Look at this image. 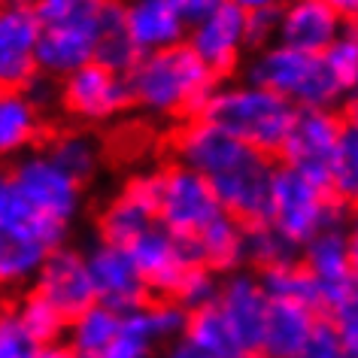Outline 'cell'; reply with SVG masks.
Segmentation results:
<instances>
[{
    "label": "cell",
    "mask_w": 358,
    "mask_h": 358,
    "mask_svg": "<svg viewBox=\"0 0 358 358\" xmlns=\"http://www.w3.org/2000/svg\"><path fill=\"white\" fill-rule=\"evenodd\" d=\"M134 106L161 119H194L210 103L222 79L194 55L189 43L149 52L128 73Z\"/></svg>",
    "instance_id": "6da1fadb"
},
{
    "label": "cell",
    "mask_w": 358,
    "mask_h": 358,
    "mask_svg": "<svg viewBox=\"0 0 358 358\" xmlns=\"http://www.w3.org/2000/svg\"><path fill=\"white\" fill-rule=\"evenodd\" d=\"M83 182L49 158L46 149L22 155L10 164V207L3 228H37L67 240L83 210Z\"/></svg>",
    "instance_id": "7a4b0ae2"
},
{
    "label": "cell",
    "mask_w": 358,
    "mask_h": 358,
    "mask_svg": "<svg viewBox=\"0 0 358 358\" xmlns=\"http://www.w3.org/2000/svg\"><path fill=\"white\" fill-rule=\"evenodd\" d=\"M201 119L213 122L216 128L228 131L231 137L264 155L280 158L292 124L298 119V106L249 79H234V83H222L213 92Z\"/></svg>",
    "instance_id": "3957f363"
},
{
    "label": "cell",
    "mask_w": 358,
    "mask_h": 358,
    "mask_svg": "<svg viewBox=\"0 0 358 358\" xmlns=\"http://www.w3.org/2000/svg\"><path fill=\"white\" fill-rule=\"evenodd\" d=\"M243 79L276 92L298 110H340L346 106V94L328 70L325 58L310 52L289 49L282 43L252 52L243 64Z\"/></svg>",
    "instance_id": "277c9868"
},
{
    "label": "cell",
    "mask_w": 358,
    "mask_h": 358,
    "mask_svg": "<svg viewBox=\"0 0 358 358\" xmlns=\"http://www.w3.org/2000/svg\"><path fill=\"white\" fill-rule=\"evenodd\" d=\"M346 210L349 207L337 201V194L328 185H322L316 179L303 176L298 170L276 161L267 225H273L298 252L313 237L346 225L349 222Z\"/></svg>",
    "instance_id": "5b68a950"
},
{
    "label": "cell",
    "mask_w": 358,
    "mask_h": 358,
    "mask_svg": "<svg viewBox=\"0 0 358 358\" xmlns=\"http://www.w3.org/2000/svg\"><path fill=\"white\" fill-rule=\"evenodd\" d=\"M170 149H173L176 164L194 170L203 179H210V182L234 176L264 158V152L240 143L237 137H231L228 131L216 128L213 122L201 119V115L185 119L179 124L173 140H170Z\"/></svg>",
    "instance_id": "8992f818"
},
{
    "label": "cell",
    "mask_w": 358,
    "mask_h": 358,
    "mask_svg": "<svg viewBox=\"0 0 358 358\" xmlns=\"http://www.w3.org/2000/svg\"><path fill=\"white\" fill-rule=\"evenodd\" d=\"M161 173H164V185H161L158 225L194 243L213 222L225 216V207H222L210 179H203L194 170L173 161V164L161 167Z\"/></svg>",
    "instance_id": "52a82bcc"
},
{
    "label": "cell",
    "mask_w": 358,
    "mask_h": 358,
    "mask_svg": "<svg viewBox=\"0 0 358 358\" xmlns=\"http://www.w3.org/2000/svg\"><path fill=\"white\" fill-rule=\"evenodd\" d=\"M340 137H343V113L340 110H298V119H294L289 140L276 161L331 189Z\"/></svg>",
    "instance_id": "ba28073f"
},
{
    "label": "cell",
    "mask_w": 358,
    "mask_h": 358,
    "mask_svg": "<svg viewBox=\"0 0 358 358\" xmlns=\"http://www.w3.org/2000/svg\"><path fill=\"white\" fill-rule=\"evenodd\" d=\"M161 185H164L161 167L131 173L119 194L97 216V240H106V243L115 246H131L143 231L158 225Z\"/></svg>",
    "instance_id": "9c48e42d"
},
{
    "label": "cell",
    "mask_w": 358,
    "mask_h": 358,
    "mask_svg": "<svg viewBox=\"0 0 358 358\" xmlns=\"http://www.w3.org/2000/svg\"><path fill=\"white\" fill-rule=\"evenodd\" d=\"M58 103L67 115L79 122H110L128 106H134V94L128 76L94 61V64L61 79Z\"/></svg>",
    "instance_id": "30bf717a"
},
{
    "label": "cell",
    "mask_w": 358,
    "mask_h": 358,
    "mask_svg": "<svg viewBox=\"0 0 358 358\" xmlns=\"http://www.w3.org/2000/svg\"><path fill=\"white\" fill-rule=\"evenodd\" d=\"M43 24L34 6L0 3V92H24L40 73Z\"/></svg>",
    "instance_id": "8fae6325"
},
{
    "label": "cell",
    "mask_w": 358,
    "mask_h": 358,
    "mask_svg": "<svg viewBox=\"0 0 358 358\" xmlns=\"http://www.w3.org/2000/svg\"><path fill=\"white\" fill-rule=\"evenodd\" d=\"M216 310L222 313L225 325L240 343V349L249 358H262L264 343V325L267 313H271V298H267L262 280L255 271H237L222 276L219 294H216Z\"/></svg>",
    "instance_id": "7c38bea8"
},
{
    "label": "cell",
    "mask_w": 358,
    "mask_h": 358,
    "mask_svg": "<svg viewBox=\"0 0 358 358\" xmlns=\"http://www.w3.org/2000/svg\"><path fill=\"white\" fill-rule=\"evenodd\" d=\"M124 249L131 252L137 271L143 273L152 298H173L185 273L198 264L189 240L170 234L164 225H152Z\"/></svg>",
    "instance_id": "4fadbf2b"
},
{
    "label": "cell",
    "mask_w": 358,
    "mask_h": 358,
    "mask_svg": "<svg viewBox=\"0 0 358 358\" xmlns=\"http://www.w3.org/2000/svg\"><path fill=\"white\" fill-rule=\"evenodd\" d=\"M85 258H88V271H92L97 303L119 313H131V310L146 307L152 301L149 285L124 246L94 240L85 249Z\"/></svg>",
    "instance_id": "5bb4252c"
},
{
    "label": "cell",
    "mask_w": 358,
    "mask_h": 358,
    "mask_svg": "<svg viewBox=\"0 0 358 358\" xmlns=\"http://www.w3.org/2000/svg\"><path fill=\"white\" fill-rule=\"evenodd\" d=\"M31 292L46 298L67 322H73L88 307H94L97 294H94L92 271H88L85 249H73L67 243L58 246L46 258V264L40 267L37 280L31 282Z\"/></svg>",
    "instance_id": "9a60e30c"
},
{
    "label": "cell",
    "mask_w": 358,
    "mask_h": 358,
    "mask_svg": "<svg viewBox=\"0 0 358 358\" xmlns=\"http://www.w3.org/2000/svg\"><path fill=\"white\" fill-rule=\"evenodd\" d=\"M103 15L106 10L101 15H88V19H61V22L43 24L40 73L61 83V79H67L76 70L94 64L97 46H101Z\"/></svg>",
    "instance_id": "2e32d148"
},
{
    "label": "cell",
    "mask_w": 358,
    "mask_h": 358,
    "mask_svg": "<svg viewBox=\"0 0 358 358\" xmlns=\"http://www.w3.org/2000/svg\"><path fill=\"white\" fill-rule=\"evenodd\" d=\"M185 43L194 49V55H198L213 73L219 79H225L243 64V55L249 52L246 13L228 0L219 13H213L210 19L194 24Z\"/></svg>",
    "instance_id": "e0dca14e"
},
{
    "label": "cell",
    "mask_w": 358,
    "mask_h": 358,
    "mask_svg": "<svg viewBox=\"0 0 358 358\" xmlns=\"http://www.w3.org/2000/svg\"><path fill=\"white\" fill-rule=\"evenodd\" d=\"M346 19L322 0H285L280 6V37L276 43L310 55H325L334 46Z\"/></svg>",
    "instance_id": "ac0fdd59"
},
{
    "label": "cell",
    "mask_w": 358,
    "mask_h": 358,
    "mask_svg": "<svg viewBox=\"0 0 358 358\" xmlns=\"http://www.w3.org/2000/svg\"><path fill=\"white\" fill-rule=\"evenodd\" d=\"M301 264L310 271V276L316 280L322 298H325V313L349 285L358 280L355 267H352V249H349V231L346 225L331 228L325 234L313 237L307 246L298 252Z\"/></svg>",
    "instance_id": "d6986e66"
},
{
    "label": "cell",
    "mask_w": 358,
    "mask_h": 358,
    "mask_svg": "<svg viewBox=\"0 0 358 358\" xmlns=\"http://www.w3.org/2000/svg\"><path fill=\"white\" fill-rule=\"evenodd\" d=\"M124 24L140 55L189 40V24L176 13L173 0H124Z\"/></svg>",
    "instance_id": "ffe728a7"
},
{
    "label": "cell",
    "mask_w": 358,
    "mask_h": 358,
    "mask_svg": "<svg viewBox=\"0 0 358 358\" xmlns=\"http://www.w3.org/2000/svg\"><path fill=\"white\" fill-rule=\"evenodd\" d=\"M43 137V106L28 92H0V164L37 152Z\"/></svg>",
    "instance_id": "44dd1931"
},
{
    "label": "cell",
    "mask_w": 358,
    "mask_h": 358,
    "mask_svg": "<svg viewBox=\"0 0 358 358\" xmlns=\"http://www.w3.org/2000/svg\"><path fill=\"white\" fill-rule=\"evenodd\" d=\"M325 313L310 310L303 303L292 301H271V313H267L264 325V343H262V358H292L298 349L307 343L313 328Z\"/></svg>",
    "instance_id": "7402d4cb"
},
{
    "label": "cell",
    "mask_w": 358,
    "mask_h": 358,
    "mask_svg": "<svg viewBox=\"0 0 358 358\" xmlns=\"http://www.w3.org/2000/svg\"><path fill=\"white\" fill-rule=\"evenodd\" d=\"M198 264L210 267L213 273L228 276L243 271L246 264V225L237 222L231 213H225L219 222L203 231V234L192 243Z\"/></svg>",
    "instance_id": "603a6c76"
},
{
    "label": "cell",
    "mask_w": 358,
    "mask_h": 358,
    "mask_svg": "<svg viewBox=\"0 0 358 358\" xmlns=\"http://www.w3.org/2000/svg\"><path fill=\"white\" fill-rule=\"evenodd\" d=\"M52 252L55 249L46 240L34 237L28 231L0 228V289L31 285Z\"/></svg>",
    "instance_id": "cb8c5ba5"
},
{
    "label": "cell",
    "mask_w": 358,
    "mask_h": 358,
    "mask_svg": "<svg viewBox=\"0 0 358 358\" xmlns=\"http://www.w3.org/2000/svg\"><path fill=\"white\" fill-rule=\"evenodd\" d=\"M258 280H262L271 301H292V303H303V307H310V310L325 313V298H322V292H319L316 280L310 276V271L301 264V258L267 267V271H258Z\"/></svg>",
    "instance_id": "d4e9b609"
},
{
    "label": "cell",
    "mask_w": 358,
    "mask_h": 358,
    "mask_svg": "<svg viewBox=\"0 0 358 358\" xmlns=\"http://www.w3.org/2000/svg\"><path fill=\"white\" fill-rule=\"evenodd\" d=\"M122 316L124 313H119V310L94 303V307H88L85 313H79V316L70 322L64 340L83 358H101L106 352V346L113 343V337L119 334Z\"/></svg>",
    "instance_id": "484cf974"
},
{
    "label": "cell",
    "mask_w": 358,
    "mask_h": 358,
    "mask_svg": "<svg viewBox=\"0 0 358 358\" xmlns=\"http://www.w3.org/2000/svg\"><path fill=\"white\" fill-rule=\"evenodd\" d=\"M343 137L331 173V192L349 210H358V101L346 103L343 110Z\"/></svg>",
    "instance_id": "4316f807"
},
{
    "label": "cell",
    "mask_w": 358,
    "mask_h": 358,
    "mask_svg": "<svg viewBox=\"0 0 358 358\" xmlns=\"http://www.w3.org/2000/svg\"><path fill=\"white\" fill-rule=\"evenodd\" d=\"M140 49L134 46L128 24H124V0H110L103 15V28H101V46H97V61L106 64L115 73L128 76L140 61Z\"/></svg>",
    "instance_id": "83f0119b"
},
{
    "label": "cell",
    "mask_w": 358,
    "mask_h": 358,
    "mask_svg": "<svg viewBox=\"0 0 358 358\" xmlns=\"http://www.w3.org/2000/svg\"><path fill=\"white\" fill-rule=\"evenodd\" d=\"M164 349L158 337V328L149 316V303L140 310H131L122 316V328L113 337V343L106 346L101 358H158Z\"/></svg>",
    "instance_id": "f1b7e54d"
},
{
    "label": "cell",
    "mask_w": 358,
    "mask_h": 358,
    "mask_svg": "<svg viewBox=\"0 0 358 358\" xmlns=\"http://www.w3.org/2000/svg\"><path fill=\"white\" fill-rule=\"evenodd\" d=\"M185 340H189L192 346L203 349L207 355H216V358H249L243 349H240L234 334H231V328L225 325V319H222V313L216 310V303L189 313Z\"/></svg>",
    "instance_id": "f546056e"
},
{
    "label": "cell",
    "mask_w": 358,
    "mask_h": 358,
    "mask_svg": "<svg viewBox=\"0 0 358 358\" xmlns=\"http://www.w3.org/2000/svg\"><path fill=\"white\" fill-rule=\"evenodd\" d=\"M46 152L55 164H61L83 185L97 173V167H101V146H97L94 137H88L83 131L55 134V137L46 143Z\"/></svg>",
    "instance_id": "4dcf8cb0"
},
{
    "label": "cell",
    "mask_w": 358,
    "mask_h": 358,
    "mask_svg": "<svg viewBox=\"0 0 358 358\" xmlns=\"http://www.w3.org/2000/svg\"><path fill=\"white\" fill-rule=\"evenodd\" d=\"M15 316H19V322L34 337L37 346H52V343H61V340L67 337L70 322L61 316L46 298H40V294L31 292V289H28V294H22L19 303H15Z\"/></svg>",
    "instance_id": "1f68e13d"
},
{
    "label": "cell",
    "mask_w": 358,
    "mask_h": 358,
    "mask_svg": "<svg viewBox=\"0 0 358 358\" xmlns=\"http://www.w3.org/2000/svg\"><path fill=\"white\" fill-rule=\"evenodd\" d=\"M322 58H325L328 70L334 73L337 85L343 88L346 103L358 101V22H346L337 43Z\"/></svg>",
    "instance_id": "d6a6232c"
},
{
    "label": "cell",
    "mask_w": 358,
    "mask_h": 358,
    "mask_svg": "<svg viewBox=\"0 0 358 358\" xmlns=\"http://www.w3.org/2000/svg\"><path fill=\"white\" fill-rule=\"evenodd\" d=\"M294 258H298V249L273 225L262 222V225L246 228V264H252L255 273L267 271V267H276V264H285V262H294Z\"/></svg>",
    "instance_id": "836d02e7"
},
{
    "label": "cell",
    "mask_w": 358,
    "mask_h": 358,
    "mask_svg": "<svg viewBox=\"0 0 358 358\" xmlns=\"http://www.w3.org/2000/svg\"><path fill=\"white\" fill-rule=\"evenodd\" d=\"M219 285H222L219 273H213L210 267H203V264H194L192 271L185 273V280L179 282V289H176V294L170 301L182 303L189 313L201 310V307H210V303L216 301V294H219Z\"/></svg>",
    "instance_id": "e575fe53"
},
{
    "label": "cell",
    "mask_w": 358,
    "mask_h": 358,
    "mask_svg": "<svg viewBox=\"0 0 358 358\" xmlns=\"http://www.w3.org/2000/svg\"><path fill=\"white\" fill-rule=\"evenodd\" d=\"M40 349L15 316V307L0 310V358H37Z\"/></svg>",
    "instance_id": "d590c367"
},
{
    "label": "cell",
    "mask_w": 358,
    "mask_h": 358,
    "mask_svg": "<svg viewBox=\"0 0 358 358\" xmlns=\"http://www.w3.org/2000/svg\"><path fill=\"white\" fill-rule=\"evenodd\" d=\"M292 358H349V346L343 343V337H340V331L334 328V322L328 316H322L319 325L313 328V334L307 337V343H303Z\"/></svg>",
    "instance_id": "8d00e7d4"
},
{
    "label": "cell",
    "mask_w": 358,
    "mask_h": 358,
    "mask_svg": "<svg viewBox=\"0 0 358 358\" xmlns=\"http://www.w3.org/2000/svg\"><path fill=\"white\" fill-rule=\"evenodd\" d=\"M280 37V6L262 13H246V43L249 49L258 52L264 46H273Z\"/></svg>",
    "instance_id": "74e56055"
},
{
    "label": "cell",
    "mask_w": 358,
    "mask_h": 358,
    "mask_svg": "<svg viewBox=\"0 0 358 358\" xmlns=\"http://www.w3.org/2000/svg\"><path fill=\"white\" fill-rule=\"evenodd\" d=\"M225 3L228 0H173L176 13L182 15V22L189 24V31L194 28V24H201L203 19H210L213 13H219Z\"/></svg>",
    "instance_id": "f35d334b"
},
{
    "label": "cell",
    "mask_w": 358,
    "mask_h": 358,
    "mask_svg": "<svg viewBox=\"0 0 358 358\" xmlns=\"http://www.w3.org/2000/svg\"><path fill=\"white\" fill-rule=\"evenodd\" d=\"M158 358H216V355H207L203 349L198 346H192L189 340H173V343H167L164 349L158 352Z\"/></svg>",
    "instance_id": "ab89813d"
},
{
    "label": "cell",
    "mask_w": 358,
    "mask_h": 358,
    "mask_svg": "<svg viewBox=\"0 0 358 358\" xmlns=\"http://www.w3.org/2000/svg\"><path fill=\"white\" fill-rule=\"evenodd\" d=\"M37 358H83L76 352L73 346L67 343V340H61V343H52V346H43Z\"/></svg>",
    "instance_id": "60d3db41"
},
{
    "label": "cell",
    "mask_w": 358,
    "mask_h": 358,
    "mask_svg": "<svg viewBox=\"0 0 358 358\" xmlns=\"http://www.w3.org/2000/svg\"><path fill=\"white\" fill-rule=\"evenodd\" d=\"M6 207H10V167L0 164V228L6 219Z\"/></svg>",
    "instance_id": "b9f144b4"
},
{
    "label": "cell",
    "mask_w": 358,
    "mask_h": 358,
    "mask_svg": "<svg viewBox=\"0 0 358 358\" xmlns=\"http://www.w3.org/2000/svg\"><path fill=\"white\" fill-rule=\"evenodd\" d=\"M234 6H240L243 13H262V10H276L285 0H231Z\"/></svg>",
    "instance_id": "7bdbcfd3"
},
{
    "label": "cell",
    "mask_w": 358,
    "mask_h": 358,
    "mask_svg": "<svg viewBox=\"0 0 358 358\" xmlns=\"http://www.w3.org/2000/svg\"><path fill=\"white\" fill-rule=\"evenodd\" d=\"M322 3L334 6L346 22H358V0H322Z\"/></svg>",
    "instance_id": "ee69618b"
},
{
    "label": "cell",
    "mask_w": 358,
    "mask_h": 358,
    "mask_svg": "<svg viewBox=\"0 0 358 358\" xmlns=\"http://www.w3.org/2000/svg\"><path fill=\"white\" fill-rule=\"evenodd\" d=\"M346 231H349V249H352V267H355V273H358V210L349 216Z\"/></svg>",
    "instance_id": "f6af8a7d"
},
{
    "label": "cell",
    "mask_w": 358,
    "mask_h": 358,
    "mask_svg": "<svg viewBox=\"0 0 358 358\" xmlns=\"http://www.w3.org/2000/svg\"><path fill=\"white\" fill-rule=\"evenodd\" d=\"M6 3H22V6H37L40 0H6Z\"/></svg>",
    "instance_id": "bcb514c9"
},
{
    "label": "cell",
    "mask_w": 358,
    "mask_h": 358,
    "mask_svg": "<svg viewBox=\"0 0 358 358\" xmlns=\"http://www.w3.org/2000/svg\"><path fill=\"white\" fill-rule=\"evenodd\" d=\"M349 355H352V358H358V346H352V349H349Z\"/></svg>",
    "instance_id": "7dc6e473"
},
{
    "label": "cell",
    "mask_w": 358,
    "mask_h": 358,
    "mask_svg": "<svg viewBox=\"0 0 358 358\" xmlns=\"http://www.w3.org/2000/svg\"><path fill=\"white\" fill-rule=\"evenodd\" d=\"M0 3H6V0H0Z\"/></svg>",
    "instance_id": "c3c4849f"
},
{
    "label": "cell",
    "mask_w": 358,
    "mask_h": 358,
    "mask_svg": "<svg viewBox=\"0 0 358 358\" xmlns=\"http://www.w3.org/2000/svg\"><path fill=\"white\" fill-rule=\"evenodd\" d=\"M349 358H352V355H349Z\"/></svg>",
    "instance_id": "681fc988"
}]
</instances>
